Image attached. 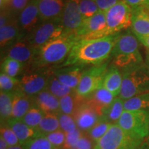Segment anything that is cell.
Here are the masks:
<instances>
[{
  "label": "cell",
  "mask_w": 149,
  "mask_h": 149,
  "mask_svg": "<svg viewBox=\"0 0 149 149\" xmlns=\"http://www.w3.org/2000/svg\"><path fill=\"white\" fill-rule=\"evenodd\" d=\"M119 34L93 40H80L74 44L69 55L57 68L72 65H100L111 56Z\"/></svg>",
  "instance_id": "cell-1"
},
{
  "label": "cell",
  "mask_w": 149,
  "mask_h": 149,
  "mask_svg": "<svg viewBox=\"0 0 149 149\" xmlns=\"http://www.w3.org/2000/svg\"><path fill=\"white\" fill-rule=\"evenodd\" d=\"M77 41L73 33H64L39 48L33 60V65L37 68H46L55 65L59 66L66 60Z\"/></svg>",
  "instance_id": "cell-2"
},
{
  "label": "cell",
  "mask_w": 149,
  "mask_h": 149,
  "mask_svg": "<svg viewBox=\"0 0 149 149\" xmlns=\"http://www.w3.org/2000/svg\"><path fill=\"white\" fill-rule=\"evenodd\" d=\"M132 14L131 7L124 0L120 1L106 11L107 27L97 34L94 39L119 34L121 31L131 27Z\"/></svg>",
  "instance_id": "cell-3"
},
{
  "label": "cell",
  "mask_w": 149,
  "mask_h": 149,
  "mask_svg": "<svg viewBox=\"0 0 149 149\" xmlns=\"http://www.w3.org/2000/svg\"><path fill=\"white\" fill-rule=\"evenodd\" d=\"M122 75V86L118 97L123 100L149 93V68L146 64L123 72Z\"/></svg>",
  "instance_id": "cell-4"
},
{
  "label": "cell",
  "mask_w": 149,
  "mask_h": 149,
  "mask_svg": "<svg viewBox=\"0 0 149 149\" xmlns=\"http://www.w3.org/2000/svg\"><path fill=\"white\" fill-rule=\"evenodd\" d=\"M143 141L126 133L117 124H113L95 144L94 149H136Z\"/></svg>",
  "instance_id": "cell-5"
},
{
  "label": "cell",
  "mask_w": 149,
  "mask_h": 149,
  "mask_svg": "<svg viewBox=\"0 0 149 149\" xmlns=\"http://www.w3.org/2000/svg\"><path fill=\"white\" fill-rule=\"evenodd\" d=\"M126 133L143 139L149 135V113L143 111H124L117 123Z\"/></svg>",
  "instance_id": "cell-6"
},
{
  "label": "cell",
  "mask_w": 149,
  "mask_h": 149,
  "mask_svg": "<svg viewBox=\"0 0 149 149\" xmlns=\"http://www.w3.org/2000/svg\"><path fill=\"white\" fill-rule=\"evenodd\" d=\"M61 19L42 22L26 38L30 44L37 51L52 40H55L66 33Z\"/></svg>",
  "instance_id": "cell-7"
},
{
  "label": "cell",
  "mask_w": 149,
  "mask_h": 149,
  "mask_svg": "<svg viewBox=\"0 0 149 149\" xmlns=\"http://www.w3.org/2000/svg\"><path fill=\"white\" fill-rule=\"evenodd\" d=\"M109 62L94 66L83 72L75 92L78 95L86 98L95 91L102 87L104 77L109 69Z\"/></svg>",
  "instance_id": "cell-8"
},
{
  "label": "cell",
  "mask_w": 149,
  "mask_h": 149,
  "mask_svg": "<svg viewBox=\"0 0 149 149\" xmlns=\"http://www.w3.org/2000/svg\"><path fill=\"white\" fill-rule=\"evenodd\" d=\"M43 69L37 68L26 72L19 80L18 88L31 97L45 90L52 71Z\"/></svg>",
  "instance_id": "cell-9"
},
{
  "label": "cell",
  "mask_w": 149,
  "mask_h": 149,
  "mask_svg": "<svg viewBox=\"0 0 149 149\" xmlns=\"http://www.w3.org/2000/svg\"><path fill=\"white\" fill-rule=\"evenodd\" d=\"M107 27L105 12L98 11L91 17L84 19L82 24L74 33L77 40H93L95 35Z\"/></svg>",
  "instance_id": "cell-10"
},
{
  "label": "cell",
  "mask_w": 149,
  "mask_h": 149,
  "mask_svg": "<svg viewBox=\"0 0 149 149\" xmlns=\"http://www.w3.org/2000/svg\"><path fill=\"white\" fill-rule=\"evenodd\" d=\"M80 0H66L61 21L66 33H74L82 24Z\"/></svg>",
  "instance_id": "cell-11"
},
{
  "label": "cell",
  "mask_w": 149,
  "mask_h": 149,
  "mask_svg": "<svg viewBox=\"0 0 149 149\" xmlns=\"http://www.w3.org/2000/svg\"><path fill=\"white\" fill-rule=\"evenodd\" d=\"M38 2L39 0H31L19 15L17 21L22 32L29 35L41 24Z\"/></svg>",
  "instance_id": "cell-12"
},
{
  "label": "cell",
  "mask_w": 149,
  "mask_h": 149,
  "mask_svg": "<svg viewBox=\"0 0 149 149\" xmlns=\"http://www.w3.org/2000/svg\"><path fill=\"white\" fill-rule=\"evenodd\" d=\"M85 65H72L57 68L53 72L57 79L63 84L75 90L79 84L83 72L85 71Z\"/></svg>",
  "instance_id": "cell-13"
},
{
  "label": "cell",
  "mask_w": 149,
  "mask_h": 149,
  "mask_svg": "<svg viewBox=\"0 0 149 149\" xmlns=\"http://www.w3.org/2000/svg\"><path fill=\"white\" fill-rule=\"evenodd\" d=\"M36 53L37 50L30 44L28 39L22 37L20 40L9 46L6 57H10L24 64L31 60L33 61Z\"/></svg>",
  "instance_id": "cell-14"
},
{
  "label": "cell",
  "mask_w": 149,
  "mask_h": 149,
  "mask_svg": "<svg viewBox=\"0 0 149 149\" xmlns=\"http://www.w3.org/2000/svg\"><path fill=\"white\" fill-rule=\"evenodd\" d=\"M115 97L103 86L86 98V103L102 117L111 106Z\"/></svg>",
  "instance_id": "cell-15"
},
{
  "label": "cell",
  "mask_w": 149,
  "mask_h": 149,
  "mask_svg": "<svg viewBox=\"0 0 149 149\" xmlns=\"http://www.w3.org/2000/svg\"><path fill=\"white\" fill-rule=\"evenodd\" d=\"M4 124H6L11 129L13 130L21 145L26 144L29 141L40 137V136L45 135L41 133L38 128H32L28 126L21 120L10 118Z\"/></svg>",
  "instance_id": "cell-16"
},
{
  "label": "cell",
  "mask_w": 149,
  "mask_h": 149,
  "mask_svg": "<svg viewBox=\"0 0 149 149\" xmlns=\"http://www.w3.org/2000/svg\"><path fill=\"white\" fill-rule=\"evenodd\" d=\"M33 105L40 109L44 114L61 113L59 99L45 89L33 97Z\"/></svg>",
  "instance_id": "cell-17"
},
{
  "label": "cell",
  "mask_w": 149,
  "mask_h": 149,
  "mask_svg": "<svg viewBox=\"0 0 149 149\" xmlns=\"http://www.w3.org/2000/svg\"><path fill=\"white\" fill-rule=\"evenodd\" d=\"M137 38L133 33L130 32L119 35L112 52V57L119 55H130L140 52Z\"/></svg>",
  "instance_id": "cell-18"
},
{
  "label": "cell",
  "mask_w": 149,
  "mask_h": 149,
  "mask_svg": "<svg viewBox=\"0 0 149 149\" xmlns=\"http://www.w3.org/2000/svg\"><path fill=\"white\" fill-rule=\"evenodd\" d=\"M77 128L87 133L98 122L100 117L92 108L85 103L81 105L72 115Z\"/></svg>",
  "instance_id": "cell-19"
},
{
  "label": "cell",
  "mask_w": 149,
  "mask_h": 149,
  "mask_svg": "<svg viewBox=\"0 0 149 149\" xmlns=\"http://www.w3.org/2000/svg\"><path fill=\"white\" fill-rule=\"evenodd\" d=\"M133 9L132 33L137 39L149 35V12L147 9L139 7Z\"/></svg>",
  "instance_id": "cell-20"
},
{
  "label": "cell",
  "mask_w": 149,
  "mask_h": 149,
  "mask_svg": "<svg viewBox=\"0 0 149 149\" xmlns=\"http://www.w3.org/2000/svg\"><path fill=\"white\" fill-rule=\"evenodd\" d=\"M40 16L42 22L61 19L64 10L63 0H39Z\"/></svg>",
  "instance_id": "cell-21"
},
{
  "label": "cell",
  "mask_w": 149,
  "mask_h": 149,
  "mask_svg": "<svg viewBox=\"0 0 149 149\" xmlns=\"http://www.w3.org/2000/svg\"><path fill=\"white\" fill-rule=\"evenodd\" d=\"M33 105V98L28 96L17 88L13 91L11 118L22 120Z\"/></svg>",
  "instance_id": "cell-22"
},
{
  "label": "cell",
  "mask_w": 149,
  "mask_h": 149,
  "mask_svg": "<svg viewBox=\"0 0 149 149\" xmlns=\"http://www.w3.org/2000/svg\"><path fill=\"white\" fill-rule=\"evenodd\" d=\"M22 37V31L19 26L18 21L13 20L0 27V46L1 48L9 47Z\"/></svg>",
  "instance_id": "cell-23"
},
{
  "label": "cell",
  "mask_w": 149,
  "mask_h": 149,
  "mask_svg": "<svg viewBox=\"0 0 149 149\" xmlns=\"http://www.w3.org/2000/svg\"><path fill=\"white\" fill-rule=\"evenodd\" d=\"M123 81L122 73L116 67L112 65L109 68L104 77L102 86L110 91L115 97L119 96Z\"/></svg>",
  "instance_id": "cell-24"
},
{
  "label": "cell",
  "mask_w": 149,
  "mask_h": 149,
  "mask_svg": "<svg viewBox=\"0 0 149 149\" xmlns=\"http://www.w3.org/2000/svg\"><path fill=\"white\" fill-rule=\"evenodd\" d=\"M86 102V98L81 97L75 91L59 99L60 111L61 113L73 115L77 109Z\"/></svg>",
  "instance_id": "cell-25"
},
{
  "label": "cell",
  "mask_w": 149,
  "mask_h": 149,
  "mask_svg": "<svg viewBox=\"0 0 149 149\" xmlns=\"http://www.w3.org/2000/svg\"><path fill=\"white\" fill-rule=\"evenodd\" d=\"M124 111V100L117 97L102 117L111 124H117Z\"/></svg>",
  "instance_id": "cell-26"
},
{
  "label": "cell",
  "mask_w": 149,
  "mask_h": 149,
  "mask_svg": "<svg viewBox=\"0 0 149 149\" xmlns=\"http://www.w3.org/2000/svg\"><path fill=\"white\" fill-rule=\"evenodd\" d=\"M125 111H143L149 113V93H143L124 101Z\"/></svg>",
  "instance_id": "cell-27"
},
{
  "label": "cell",
  "mask_w": 149,
  "mask_h": 149,
  "mask_svg": "<svg viewBox=\"0 0 149 149\" xmlns=\"http://www.w3.org/2000/svg\"><path fill=\"white\" fill-rule=\"evenodd\" d=\"M46 89L59 99L71 94L75 91V90H73V89L63 84L59 80L56 78L53 71L48 79Z\"/></svg>",
  "instance_id": "cell-28"
},
{
  "label": "cell",
  "mask_w": 149,
  "mask_h": 149,
  "mask_svg": "<svg viewBox=\"0 0 149 149\" xmlns=\"http://www.w3.org/2000/svg\"><path fill=\"white\" fill-rule=\"evenodd\" d=\"M13 96V92L1 91L0 93L1 124H4L12 116Z\"/></svg>",
  "instance_id": "cell-29"
},
{
  "label": "cell",
  "mask_w": 149,
  "mask_h": 149,
  "mask_svg": "<svg viewBox=\"0 0 149 149\" xmlns=\"http://www.w3.org/2000/svg\"><path fill=\"white\" fill-rule=\"evenodd\" d=\"M37 128L45 135L60 129L58 115L44 114Z\"/></svg>",
  "instance_id": "cell-30"
},
{
  "label": "cell",
  "mask_w": 149,
  "mask_h": 149,
  "mask_svg": "<svg viewBox=\"0 0 149 149\" xmlns=\"http://www.w3.org/2000/svg\"><path fill=\"white\" fill-rule=\"evenodd\" d=\"M111 123H110L103 118L100 117V120L93 127L87 132V135L92 140L94 141L95 144L100 140L104 135L107 133L110 127L112 126Z\"/></svg>",
  "instance_id": "cell-31"
},
{
  "label": "cell",
  "mask_w": 149,
  "mask_h": 149,
  "mask_svg": "<svg viewBox=\"0 0 149 149\" xmlns=\"http://www.w3.org/2000/svg\"><path fill=\"white\" fill-rule=\"evenodd\" d=\"M23 68V63L10 57H5L1 64V72L15 78L22 72Z\"/></svg>",
  "instance_id": "cell-32"
},
{
  "label": "cell",
  "mask_w": 149,
  "mask_h": 149,
  "mask_svg": "<svg viewBox=\"0 0 149 149\" xmlns=\"http://www.w3.org/2000/svg\"><path fill=\"white\" fill-rule=\"evenodd\" d=\"M44 115V113L40 109L35 105H33V107L29 109L21 120L28 126L37 128Z\"/></svg>",
  "instance_id": "cell-33"
},
{
  "label": "cell",
  "mask_w": 149,
  "mask_h": 149,
  "mask_svg": "<svg viewBox=\"0 0 149 149\" xmlns=\"http://www.w3.org/2000/svg\"><path fill=\"white\" fill-rule=\"evenodd\" d=\"M19 80L1 72L0 74V88L3 92H13L19 87Z\"/></svg>",
  "instance_id": "cell-34"
},
{
  "label": "cell",
  "mask_w": 149,
  "mask_h": 149,
  "mask_svg": "<svg viewBox=\"0 0 149 149\" xmlns=\"http://www.w3.org/2000/svg\"><path fill=\"white\" fill-rule=\"evenodd\" d=\"M58 117L60 129L66 133H72L78 128L75 120L72 115L61 113L58 115Z\"/></svg>",
  "instance_id": "cell-35"
},
{
  "label": "cell",
  "mask_w": 149,
  "mask_h": 149,
  "mask_svg": "<svg viewBox=\"0 0 149 149\" xmlns=\"http://www.w3.org/2000/svg\"><path fill=\"white\" fill-rule=\"evenodd\" d=\"M79 6L83 20L91 17L100 11L95 0H80Z\"/></svg>",
  "instance_id": "cell-36"
},
{
  "label": "cell",
  "mask_w": 149,
  "mask_h": 149,
  "mask_svg": "<svg viewBox=\"0 0 149 149\" xmlns=\"http://www.w3.org/2000/svg\"><path fill=\"white\" fill-rule=\"evenodd\" d=\"M31 1V0H10L3 7V10H6L12 16L15 14H19Z\"/></svg>",
  "instance_id": "cell-37"
},
{
  "label": "cell",
  "mask_w": 149,
  "mask_h": 149,
  "mask_svg": "<svg viewBox=\"0 0 149 149\" xmlns=\"http://www.w3.org/2000/svg\"><path fill=\"white\" fill-rule=\"evenodd\" d=\"M0 134L1 137L4 139L9 146H14L20 144L15 133L6 124H1Z\"/></svg>",
  "instance_id": "cell-38"
},
{
  "label": "cell",
  "mask_w": 149,
  "mask_h": 149,
  "mask_svg": "<svg viewBox=\"0 0 149 149\" xmlns=\"http://www.w3.org/2000/svg\"><path fill=\"white\" fill-rule=\"evenodd\" d=\"M26 149H52L53 148L46 135H42L29 141L24 145Z\"/></svg>",
  "instance_id": "cell-39"
},
{
  "label": "cell",
  "mask_w": 149,
  "mask_h": 149,
  "mask_svg": "<svg viewBox=\"0 0 149 149\" xmlns=\"http://www.w3.org/2000/svg\"><path fill=\"white\" fill-rule=\"evenodd\" d=\"M84 133L85 132L79 128H77L72 133H66V139H65L64 144L61 147V149H74L78 141Z\"/></svg>",
  "instance_id": "cell-40"
},
{
  "label": "cell",
  "mask_w": 149,
  "mask_h": 149,
  "mask_svg": "<svg viewBox=\"0 0 149 149\" xmlns=\"http://www.w3.org/2000/svg\"><path fill=\"white\" fill-rule=\"evenodd\" d=\"M46 138L50 141L53 148H60L63 146L66 139V133L59 129L46 135Z\"/></svg>",
  "instance_id": "cell-41"
},
{
  "label": "cell",
  "mask_w": 149,
  "mask_h": 149,
  "mask_svg": "<svg viewBox=\"0 0 149 149\" xmlns=\"http://www.w3.org/2000/svg\"><path fill=\"white\" fill-rule=\"evenodd\" d=\"M94 147L95 142L85 133L78 141L74 149H94Z\"/></svg>",
  "instance_id": "cell-42"
},
{
  "label": "cell",
  "mask_w": 149,
  "mask_h": 149,
  "mask_svg": "<svg viewBox=\"0 0 149 149\" xmlns=\"http://www.w3.org/2000/svg\"><path fill=\"white\" fill-rule=\"evenodd\" d=\"M120 1L122 0H95L98 6L99 10L102 12H106Z\"/></svg>",
  "instance_id": "cell-43"
},
{
  "label": "cell",
  "mask_w": 149,
  "mask_h": 149,
  "mask_svg": "<svg viewBox=\"0 0 149 149\" xmlns=\"http://www.w3.org/2000/svg\"><path fill=\"white\" fill-rule=\"evenodd\" d=\"M132 8L142 7L149 10V0H124Z\"/></svg>",
  "instance_id": "cell-44"
},
{
  "label": "cell",
  "mask_w": 149,
  "mask_h": 149,
  "mask_svg": "<svg viewBox=\"0 0 149 149\" xmlns=\"http://www.w3.org/2000/svg\"><path fill=\"white\" fill-rule=\"evenodd\" d=\"M138 40L139 42H140L141 44H142L143 45H144L145 47L149 51V35H148V36L141 37V38H139Z\"/></svg>",
  "instance_id": "cell-45"
},
{
  "label": "cell",
  "mask_w": 149,
  "mask_h": 149,
  "mask_svg": "<svg viewBox=\"0 0 149 149\" xmlns=\"http://www.w3.org/2000/svg\"><path fill=\"white\" fill-rule=\"evenodd\" d=\"M9 147L8 144L4 140V139L2 137L0 136V149H8Z\"/></svg>",
  "instance_id": "cell-46"
},
{
  "label": "cell",
  "mask_w": 149,
  "mask_h": 149,
  "mask_svg": "<svg viewBox=\"0 0 149 149\" xmlns=\"http://www.w3.org/2000/svg\"><path fill=\"white\" fill-rule=\"evenodd\" d=\"M136 149H149V144L144 139L143 142Z\"/></svg>",
  "instance_id": "cell-47"
},
{
  "label": "cell",
  "mask_w": 149,
  "mask_h": 149,
  "mask_svg": "<svg viewBox=\"0 0 149 149\" xmlns=\"http://www.w3.org/2000/svg\"><path fill=\"white\" fill-rule=\"evenodd\" d=\"M8 149H26V148L24 147V145L19 144V145H17V146H9Z\"/></svg>",
  "instance_id": "cell-48"
},
{
  "label": "cell",
  "mask_w": 149,
  "mask_h": 149,
  "mask_svg": "<svg viewBox=\"0 0 149 149\" xmlns=\"http://www.w3.org/2000/svg\"><path fill=\"white\" fill-rule=\"evenodd\" d=\"M9 1H10V0H1V8H3V7H4L7 4V3H8Z\"/></svg>",
  "instance_id": "cell-49"
},
{
  "label": "cell",
  "mask_w": 149,
  "mask_h": 149,
  "mask_svg": "<svg viewBox=\"0 0 149 149\" xmlns=\"http://www.w3.org/2000/svg\"><path fill=\"white\" fill-rule=\"evenodd\" d=\"M146 65L149 68V51H148V53H147L146 58Z\"/></svg>",
  "instance_id": "cell-50"
},
{
  "label": "cell",
  "mask_w": 149,
  "mask_h": 149,
  "mask_svg": "<svg viewBox=\"0 0 149 149\" xmlns=\"http://www.w3.org/2000/svg\"><path fill=\"white\" fill-rule=\"evenodd\" d=\"M145 140H146V141H147V142H148V144H149V135H148V137H146V139H145Z\"/></svg>",
  "instance_id": "cell-51"
},
{
  "label": "cell",
  "mask_w": 149,
  "mask_h": 149,
  "mask_svg": "<svg viewBox=\"0 0 149 149\" xmlns=\"http://www.w3.org/2000/svg\"><path fill=\"white\" fill-rule=\"evenodd\" d=\"M52 149H61L60 148H53Z\"/></svg>",
  "instance_id": "cell-52"
},
{
  "label": "cell",
  "mask_w": 149,
  "mask_h": 149,
  "mask_svg": "<svg viewBox=\"0 0 149 149\" xmlns=\"http://www.w3.org/2000/svg\"><path fill=\"white\" fill-rule=\"evenodd\" d=\"M148 11H149V10H148Z\"/></svg>",
  "instance_id": "cell-53"
}]
</instances>
